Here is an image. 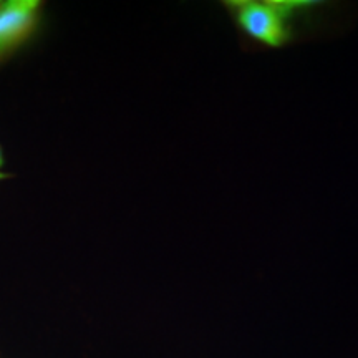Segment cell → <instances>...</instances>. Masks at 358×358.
Returning <instances> with one entry per match:
<instances>
[{"instance_id":"cell-1","label":"cell","mask_w":358,"mask_h":358,"mask_svg":"<svg viewBox=\"0 0 358 358\" xmlns=\"http://www.w3.org/2000/svg\"><path fill=\"white\" fill-rule=\"evenodd\" d=\"M224 10L250 52L285 50L332 30L340 3L327 0H226Z\"/></svg>"},{"instance_id":"cell-2","label":"cell","mask_w":358,"mask_h":358,"mask_svg":"<svg viewBox=\"0 0 358 358\" xmlns=\"http://www.w3.org/2000/svg\"><path fill=\"white\" fill-rule=\"evenodd\" d=\"M37 0L0 2V58L10 53L32 34L38 20Z\"/></svg>"},{"instance_id":"cell-3","label":"cell","mask_w":358,"mask_h":358,"mask_svg":"<svg viewBox=\"0 0 358 358\" xmlns=\"http://www.w3.org/2000/svg\"><path fill=\"white\" fill-rule=\"evenodd\" d=\"M0 166H2V151H0Z\"/></svg>"},{"instance_id":"cell-4","label":"cell","mask_w":358,"mask_h":358,"mask_svg":"<svg viewBox=\"0 0 358 358\" xmlns=\"http://www.w3.org/2000/svg\"><path fill=\"white\" fill-rule=\"evenodd\" d=\"M3 178H7V174H2V173H0V179H3Z\"/></svg>"}]
</instances>
